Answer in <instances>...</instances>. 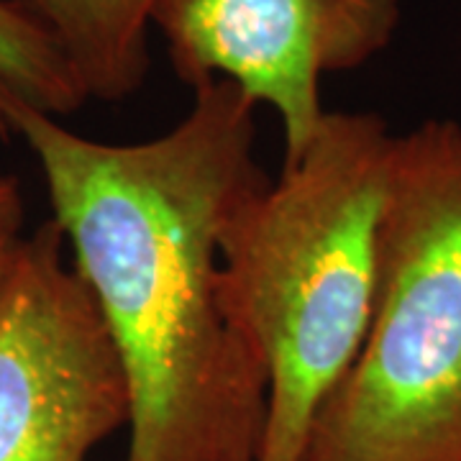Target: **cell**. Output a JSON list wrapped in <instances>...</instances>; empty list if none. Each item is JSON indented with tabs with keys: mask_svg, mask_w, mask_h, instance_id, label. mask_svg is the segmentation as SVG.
I'll return each mask as SVG.
<instances>
[{
	"mask_svg": "<svg viewBox=\"0 0 461 461\" xmlns=\"http://www.w3.org/2000/svg\"><path fill=\"white\" fill-rule=\"evenodd\" d=\"M147 141L67 129L0 83V133L36 157L129 384L126 461H259L269 379L221 295L218 233L254 185L257 103L229 80Z\"/></svg>",
	"mask_w": 461,
	"mask_h": 461,
	"instance_id": "6da1fadb",
	"label": "cell"
},
{
	"mask_svg": "<svg viewBox=\"0 0 461 461\" xmlns=\"http://www.w3.org/2000/svg\"><path fill=\"white\" fill-rule=\"evenodd\" d=\"M395 144L382 115L326 111L303 154L221 223L223 305L269 379L259 461H300L315 412L362 346Z\"/></svg>",
	"mask_w": 461,
	"mask_h": 461,
	"instance_id": "7a4b0ae2",
	"label": "cell"
},
{
	"mask_svg": "<svg viewBox=\"0 0 461 461\" xmlns=\"http://www.w3.org/2000/svg\"><path fill=\"white\" fill-rule=\"evenodd\" d=\"M300 461H461V123L397 136L364 341Z\"/></svg>",
	"mask_w": 461,
	"mask_h": 461,
	"instance_id": "3957f363",
	"label": "cell"
},
{
	"mask_svg": "<svg viewBox=\"0 0 461 461\" xmlns=\"http://www.w3.org/2000/svg\"><path fill=\"white\" fill-rule=\"evenodd\" d=\"M51 218L18 236L0 285V461H87L129 426V384Z\"/></svg>",
	"mask_w": 461,
	"mask_h": 461,
	"instance_id": "277c9868",
	"label": "cell"
},
{
	"mask_svg": "<svg viewBox=\"0 0 461 461\" xmlns=\"http://www.w3.org/2000/svg\"><path fill=\"white\" fill-rule=\"evenodd\" d=\"M402 0H165L154 18L182 83L229 80L280 115L285 162L326 108L321 83L390 47Z\"/></svg>",
	"mask_w": 461,
	"mask_h": 461,
	"instance_id": "5b68a950",
	"label": "cell"
},
{
	"mask_svg": "<svg viewBox=\"0 0 461 461\" xmlns=\"http://www.w3.org/2000/svg\"><path fill=\"white\" fill-rule=\"evenodd\" d=\"M62 50L87 100L121 103L141 90L149 33L165 0H14Z\"/></svg>",
	"mask_w": 461,
	"mask_h": 461,
	"instance_id": "8992f818",
	"label": "cell"
},
{
	"mask_svg": "<svg viewBox=\"0 0 461 461\" xmlns=\"http://www.w3.org/2000/svg\"><path fill=\"white\" fill-rule=\"evenodd\" d=\"M0 83L57 118L87 100L62 50L14 0H0Z\"/></svg>",
	"mask_w": 461,
	"mask_h": 461,
	"instance_id": "52a82bcc",
	"label": "cell"
},
{
	"mask_svg": "<svg viewBox=\"0 0 461 461\" xmlns=\"http://www.w3.org/2000/svg\"><path fill=\"white\" fill-rule=\"evenodd\" d=\"M23 200L18 190V180L0 172V230H21Z\"/></svg>",
	"mask_w": 461,
	"mask_h": 461,
	"instance_id": "ba28073f",
	"label": "cell"
},
{
	"mask_svg": "<svg viewBox=\"0 0 461 461\" xmlns=\"http://www.w3.org/2000/svg\"><path fill=\"white\" fill-rule=\"evenodd\" d=\"M18 236H21L18 230H0V285H3V277L8 272V264H11V257H14Z\"/></svg>",
	"mask_w": 461,
	"mask_h": 461,
	"instance_id": "9c48e42d",
	"label": "cell"
}]
</instances>
